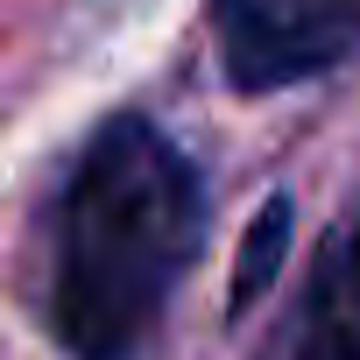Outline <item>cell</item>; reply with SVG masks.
Listing matches in <instances>:
<instances>
[{
    "label": "cell",
    "mask_w": 360,
    "mask_h": 360,
    "mask_svg": "<svg viewBox=\"0 0 360 360\" xmlns=\"http://www.w3.org/2000/svg\"><path fill=\"white\" fill-rule=\"evenodd\" d=\"M219 71L240 92H276L360 64V0H212Z\"/></svg>",
    "instance_id": "cell-2"
},
{
    "label": "cell",
    "mask_w": 360,
    "mask_h": 360,
    "mask_svg": "<svg viewBox=\"0 0 360 360\" xmlns=\"http://www.w3.org/2000/svg\"><path fill=\"white\" fill-rule=\"evenodd\" d=\"M290 191H269L262 198V212H255V226H248V240H240V262H233V297H226V311L240 318L269 283H276V269H283V255H290Z\"/></svg>",
    "instance_id": "cell-3"
},
{
    "label": "cell",
    "mask_w": 360,
    "mask_h": 360,
    "mask_svg": "<svg viewBox=\"0 0 360 360\" xmlns=\"http://www.w3.org/2000/svg\"><path fill=\"white\" fill-rule=\"evenodd\" d=\"M311 318H325V325H339L346 339H360V219H353L346 240L325 248V276H318Z\"/></svg>",
    "instance_id": "cell-4"
},
{
    "label": "cell",
    "mask_w": 360,
    "mask_h": 360,
    "mask_svg": "<svg viewBox=\"0 0 360 360\" xmlns=\"http://www.w3.org/2000/svg\"><path fill=\"white\" fill-rule=\"evenodd\" d=\"M50 332L78 360H134L205 248V184L155 120H106L57 191Z\"/></svg>",
    "instance_id": "cell-1"
},
{
    "label": "cell",
    "mask_w": 360,
    "mask_h": 360,
    "mask_svg": "<svg viewBox=\"0 0 360 360\" xmlns=\"http://www.w3.org/2000/svg\"><path fill=\"white\" fill-rule=\"evenodd\" d=\"M297 360H360V339H346L339 325H325V318H311V332H304V346H297Z\"/></svg>",
    "instance_id": "cell-5"
}]
</instances>
